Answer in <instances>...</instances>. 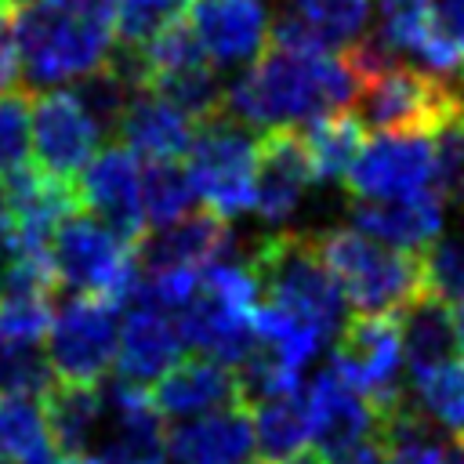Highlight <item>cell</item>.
Segmentation results:
<instances>
[{
  "label": "cell",
  "mask_w": 464,
  "mask_h": 464,
  "mask_svg": "<svg viewBox=\"0 0 464 464\" xmlns=\"http://www.w3.org/2000/svg\"><path fill=\"white\" fill-rule=\"evenodd\" d=\"M33 156V91L14 83L0 94V181L29 167Z\"/></svg>",
  "instance_id": "31"
},
{
  "label": "cell",
  "mask_w": 464,
  "mask_h": 464,
  "mask_svg": "<svg viewBox=\"0 0 464 464\" xmlns=\"http://www.w3.org/2000/svg\"><path fill=\"white\" fill-rule=\"evenodd\" d=\"M377 36L399 54H413L431 22V0H377Z\"/></svg>",
  "instance_id": "36"
},
{
  "label": "cell",
  "mask_w": 464,
  "mask_h": 464,
  "mask_svg": "<svg viewBox=\"0 0 464 464\" xmlns=\"http://www.w3.org/2000/svg\"><path fill=\"white\" fill-rule=\"evenodd\" d=\"M11 36L29 91L76 83L109 62L116 0H40L14 11Z\"/></svg>",
  "instance_id": "2"
},
{
  "label": "cell",
  "mask_w": 464,
  "mask_h": 464,
  "mask_svg": "<svg viewBox=\"0 0 464 464\" xmlns=\"http://www.w3.org/2000/svg\"><path fill=\"white\" fill-rule=\"evenodd\" d=\"M138 243L116 236L91 214H69L51 236V265L58 286L80 297H102L123 308L138 290Z\"/></svg>",
  "instance_id": "7"
},
{
  "label": "cell",
  "mask_w": 464,
  "mask_h": 464,
  "mask_svg": "<svg viewBox=\"0 0 464 464\" xmlns=\"http://www.w3.org/2000/svg\"><path fill=\"white\" fill-rule=\"evenodd\" d=\"M181 334L167 312L134 304V312L120 326L116 381L134 388L156 384L174 362H181Z\"/></svg>",
  "instance_id": "21"
},
{
  "label": "cell",
  "mask_w": 464,
  "mask_h": 464,
  "mask_svg": "<svg viewBox=\"0 0 464 464\" xmlns=\"http://www.w3.org/2000/svg\"><path fill=\"white\" fill-rule=\"evenodd\" d=\"M58 464H87V460H83V457H62Z\"/></svg>",
  "instance_id": "47"
},
{
  "label": "cell",
  "mask_w": 464,
  "mask_h": 464,
  "mask_svg": "<svg viewBox=\"0 0 464 464\" xmlns=\"http://www.w3.org/2000/svg\"><path fill=\"white\" fill-rule=\"evenodd\" d=\"M51 439L58 446V457H80L105 413V395L98 392V384H65L54 381L51 392L40 399Z\"/></svg>",
  "instance_id": "24"
},
{
  "label": "cell",
  "mask_w": 464,
  "mask_h": 464,
  "mask_svg": "<svg viewBox=\"0 0 464 464\" xmlns=\"http://www.w3.org/2000/svg\"><path fill=\"white\" fill-rule=\"evenodd\" d=\"M178 14H185V0H116V44L145 47Z\"/></svg>",
  "instance_id": "34"
},
{
  "label": "cell",
  "mask_w": 464,
  "mask_h": 464,
  "mask_svg": "<svg viewBox=\"0 0 464 464\" xmlns=\"http://www.w3.org/2000/svg\"><path fill=\"white\" fill-rule=\"evenodd\" d=\"M261 304V283L250 257H228L199 276L196 294L178 312L174 326L181 344L196 355L239 366L243 355L254 348V312Z\"/></svg>",
  "instance_id": "4"
},
{
  "label": "cell",
  "mask_w": 464,
  "mask_h": 464,
  "mask_svg": "<svg viewBox=\"0 0 464 464\" xmlns=\"http://www.w3.org/2000/svg\"><path fill=\"white\" fill-rule=\"evenodd\" d=\"M54 384V370L40 344L0 341V392L22 399H44Z\"/></svg>",
  "instance_id": "33"
},
{
  "label": "cell",
  "mask_w": 464,
  "mask_h": 464,
  "mask_svg": "<svg viewBox=\"0 0 464 464\" xmlns=\"http://www.w3.org/2000/svg\"><path fill=\"white\" fill-rule=\"evenodd\" d=\"M0 464H11V460H7V457H4V453H0Z\"/></svg>",
  "instance_id": "48"
},
{
  "label": "cell",
  "mask_w": 464,
  "mask_h": 464,
  "mask_svg": "<svg viewBox=\"0 0 464 464\" xmlns=\"http://www.w3.org/2000/svg\"><path fill=\"white\" fill-rule=\"evenodd\" d=\"M0 453L11 464H58L62 460L40 399H22V395L0 399Z\"/></svg>",
  "instance_id": "26"
},
{
  "label": "cell",
  "mask_w": 464,
  "mask_h": 464,
  "mask_svg": "<svg viewBox=\"0 0 464 464\" xmlns=\"http://www.w3.org/2000/svg\"><path fill=\"white\" fill-rule=\"evenodd\" d=\"M72 94L83 105V112L94 120L98 134L116 138V127H120V120H123V112H127V105H130V98L138 91L116 69H109V62H105L102 69H94L83 80H76L72 83Z\"/></svg>",
  "instance_id": "32"
},
{
  "label": "cell",
  "mask_w": 464,
  "mask_h": 464,
  "mask_svg": "<svg viewBox=\"0 0 464 464\" xmlns=\"http://www.w3.org/2000/svg\"><path fill=\"white\" fill-rule=\"evenodd\" d=\"M315 185L312 160L301 130H265L257 156V199L254 210L265 225H283Z\"/></svg>",
  "instance_id": "18"
},
{
  "label": "cell",
  "mask_w": 464,
  "mask_h": 464,
  "mask_svg": "<svg viewBox=\"0 0 464 464\" xmlns=\"http://www.w3.org/2000/svg\"><path fill=\"white\" fill-rule=\"evenodd\" d=\"M330 464H384V450H381V442L373 439V442H362V446H355V450L334 457Z\"/></svg>",
  "instance_id": "41"
},
{
  "label": "cell",
  "mask_w": 464,
  "mask_h": 464,
  "mask_svg": "<svg viewBox=\"0 0 464 464\" xmlns=\"http://www.w3.org/2000/svg\"><path fill=\"white\" fill-rule=\"evenodd\" d=\"M464 116V91L417 65L395 62L355 94V120L381 134H439Z\"/></svg>",
  "instance_id": "8"
},
{
  "label": "cell",
  "mask_w": 464,
  "mask_h": 464,
  "mask_svg": "<svg viewBox=\"0 0 464 464\" xmlns=\"http://www.w3.org/2000/svg\"><path fill=\"white\" fill-rule=\"evenodd\" d=\"M399 334H402V359H406L410 377L439 362H450L460 352L450 304L428 290L399 312Z\"/></svg>",
  "instance_id": "23"
},
{
  "label": "cell",
  "mask_w": 464,
  "mask_h": 464,
  "mask_svg": "<svg viewBox=\"0 0 464 464\" xmlns=\"http://www.w3.org/2000/svg\"><path fill=\"white\" fill-rule=\"evenodd\" d=\"M301 138H304L315 181L334 185V181H344V174L352 170V163L362 149V123L355 120V112L344 109V112L315 120Z\"/></svg>",
  "instance_id": "27"
},
{
  "label": "cell",
  "mask_w": 464,
  "mask_h": 464,
  "mask_svg": "<svg viewBox=\"0 0 464 464\" xmlns=\"http://www.w3.org/2000/svg\"><path fill=\"white\" fill-rule=\"evenodd\" d=\"M149 399L163 420H196L228 406H246L239 392V377L232 366L192 355L174 362L152 388Z\"/></svg>",
  "instance_id": "17"
},
{
  "label": "cell",
  "mask_w": 464,
  "mask_h": 464,
  "mask_svg": "<svg viewBox=\"0 0 464 464\" xmlns=\"http://www.w3.org/2000/svg\"><path fill=\"white\" fill-rule=\"evenodd\" d=\"M232 225L210 210L185 214L181 221L145 232L134 246L138 254V276L149 272H207L232 257Z\"/></svg>",
  "instance_id": "15"
},
{
  "label": "cell",
  "mask_w": 464,
  "mask_h": 464,
  "mask_svg": "<svg viewBox=\"0 0 464 464\" xmlns=\"http://www.w3.org/2000/svg\"><path fill=\"white\" fill-rule=\"evenodd\" d=\"M315 246L355 315H399L424 294L420 254L392 250L359 228L315 232Z\"/></svg>",
  "instance_id": "5"
},
{
  "label": "cell",
  "mask_w": 464,
  "mask_h": 464,
  "mask_svg": "<svg viewBox=\"0 0 464 464\" xmlns=\"http://www.w3.org/2000/svg\"><path fill=\"white\" fill-rule=\"evenodd\" d=\"M33 4H40V0H0V11H4V14H14V11L33 7Z\"/></svg>",
  "instance_id": "45"
},
{
  "label": "cell",
  "mask_w": 464,
  "mask_h": 464,
  "mask_svg": "<svg viewBox=\"0 0 464 464\" xmlns=\"http://www.w3.org/2000/svg\"><path fill=\"white\" fill-rule=\"evenodd\" d=\"M355 228L392 250L402 254H424L439 236H442V192H420L413 199H395V203H359L352 199L348 207Z\"/></svg>",
  "instance_id": "20"
},
{
  "label": "cell",
  "mask_w": 464,
  "mask_h": 464,
  "mask_svg": "<svg viewBox=\"0 0 464 464\" xmlns=\"http://www.w3.org/2000/svg\"><path fill=\"white\" fill-rule=\"evenodd\" d=\"M11 239H14V210H11L7 188L0 185V261H4V254L11 250Z\"/></svg>",
  "instance_id": "42"
},
{
  "label": "cell",
  "mask_w": 464,
  "mask_h": 464,
  "mask_svg": "<svg viewBox=\"0 0 464 464\" xmlns=\"http://www.w3.org/2000/svg\"><path fill=\"white\" fill-rule=\"evenodd\" d=\"M450 315H453V330H457V344L464 352V294L450 301Z\"/></svg>",
  "instance_id": "43"
},
{
  "label": "cell",
  "mask_w": 464,
  "mask_h": 464,
  "mask_svg": "<svg viewBox=\"0 0 464 464\" xmlns=\"http://www.w3.org/2000/svg\"><path fill=\"white\" fill-rule=\"evenodd\" d=\"M250 424H254V450L261 460H286L312 442V424H308V402L304 392L297 388L294 395L265 399L246 406Z\"/></svg>",
  "instance_id": "25"
},
{
  "label": "cell",
  "mask_w": 464,
  "mask_h": 464,
  "mask_svg": "<svg viewBox=\"0 0 464 464\" xmlns=\"http://www.w3.org/2000/svg\"><path fill=\"white\" fill-rule=\"evenodd\" d=\"M163 460H167V453L134 450V446H123V442H116V439L87 457V464H163Z\"/></svg>",
  "instance_id": "39"
},
{
  "label": "cell",
  "mask_w": 464,
  "mask_h": 464,
  "mask_svg": "<svg viewBox=\"0 0 464 464\" xmlns=\"http://www.w3.org/2000/svg\"><path fill=\"white\" fill-rule=\"evenodd\" d=\"M457 446H460V450H464V435H460V439H457Z\"/></svg>",
  "instance_id": "49"
},
{
  "label": "cell",
  "mask_w": 464,
  "mask_h": 464,
  "mask_svg": "<svg viewBox=\"0 0 464 464\" xmlns=\"http://www.w3.org/2000/svg\"><path fill=\"white\" fill-rule=\"evenodd\" d=\"M435 185H439L442 199H453V203L464 207V116L453 120L446 130H439Z\"/></svg>",
  "instance_id": "37"
},
{
  "label": "cell",
  "mask_w": 464,
  "mask_h": 464,
  "mask_svg": "<svg viewBox=\"0 0 464 464\" xmlns=\"http://www.w3.org/2000/svg\"><path fill=\"white\" fill-rule=\"evenodd\" d=\"M18 80V51H14V36H11V22L0 11V94L11 91Z\"/></svg>",
  "instance_id": "40"
},
{
  "label": "cell",
  "mask_w": 464,
  "mask_h": 464,
  "mask_svg": "<svg viewBox=\"0 0 464 464\" xmlns=\"http://www.w3.org/2000/svg\"><path fill=\"white\" fill-rule=\"evenodd\" d=\"M185 22L210 65H254L272 29L265 0H185Z\"/></svg>",
  "instance_id": "14"
},
{
  "label": "cell",
  "mask_w": 464,
  "mask_h": 464,
  "mask_svg": "<svg viewBox=\"0 0 464 464\" xmlns=\"http://www.w3.org/2000/svg\"><path fill=\"white\" fill-rule=\"evenodd\" d=\"M359 80L341 54H297L265 47L225 87V112L250 130H301L323 116L344 112Z\"/></svg>",
  "instance_id": "1"
},
{
  "label": "cell",
  "mask_w": 464,
  "mask_h": 464,
  "mask_svg": "<svg viewBox=\"0 0 464 464\" xmlns=\"http://www.w3.org/2000/svg\"><path fill=\"white\" fill-rule=\"evenodd\" d=\"M373 0H290V14L308 22L337 54L366 36Z\"/></svg>",
  "instance_id": "30"
},
{
  "label": "cell",
  "mask_w": 464,
  "mask_h": 464,
  "mask_svg": "<svg viewBox=\"0 0 464 464\" xmlns=\"http://www.w3.org/2000/svg\"><path fill=\"white\" fill-rule=\"evenodd\" d=\"M406 392L428 424L457 439L464 435V359H450V362L413 373Z\"/></svg>",
  "instance_id": "28"
},
{
  "label": "cell",
  "mask_w": 464,
  "mask_h": 464,
  "mask_svg": "<svg viewBox=\"0 0 464 464\" xmlns=\"http://www.w3.org/2000/svg\"><path fill=\"white\" fill-rule=\"evenodd\" d=\"M250 265L257 272L261 294L268 297L265 304L304 323L323 341L341 334L348 301H344L337 279L330 276V268L323 265L315 236L290 232V228L268 232L254 246Z\"/></svg>",
  "instance_id": "3"
},
{
  "label": "cell",
  "mask_w": 464,
  "mask_h": 464,
  "mask_svg": "<svg viewBox=\"0 0 464 464\" xmlns=\"http://www.w3.org/2000/svg\"><path fill=\"white\" fill-rule=\"evenodd\" d=\"M304 402H308L312 442H315V453L323 460L326 457L334 460V457L377 439L381 413L373 410L370 399H362L334 370H323L312 377V384L304 388Z\"/></svg>",
  "instance_id": "16"
},
{
  "label": "cell",
  "mask_w": 464,
  "mask_h": 464,
  "mask_svg": "<svg viewBox=\"0 0 464 464\" xmlns=\"http://www.w3.org/2000/svg\"><path fill=\"white\" fill-rule=\"evenodd\" d=\"M257 156L261 138H254V130L232 120L228 112H218L196 123L192 145L185 152V174L192 181V192L207 203V210L228 221L243 210H254Z\"/></svg>",
  "instance_id": "6"
},
{
  "label": "cell",
  "mask_w": 464,
  "mask_h": 464,
  "mask_svg": "<svg viewBox=\"0 0 464 464\" xmlns=\"http://www.w3.org/2000/svg\"><path fill=\"white\" fill-rule=\"evenodd\" d=\"M80 210L112 228L116 236L138 243L145 236V207H141V167L138 156L120 141L105 145L76 178Z\"/></svg>",
  "instance_id": "13"
},
{
  "label": "cell",
  "mask_w": 464,
  "mask_h": 464,
  "mask_svg": "<svg viewBox=\"0 0 464 464\" xmlns=\"http://www.w3.org/2000/svg\"><path fill=\"white\" fill-rule=\"evenodd\" d=\"M428 36L464 65V0H431Z\"/></svg>",
  "instance_id": "38"
},
{
  "label": "cell",
  "mask_w": 464,
  "mask_h": 464,
  "mask_svg": "<svg viewBox=\"0 0 464 464\" xmlns=\"http://www.w3.org/2000/svg\"><path fill=\"white\" fill-rule=\"evenodd\" d=\"M174 464H254V424L246 406H228L167 431Z\"/></svg>",
  "instance_id": "19"
},
{
  "label": "cell",
  "mask_w": 464,
  "mask_h": 464,
  "mask_svg": "<svg viewBox=\"0 0 464 464\" xmlns=\"http://www.w3.org/2000/svg\"><path fill=\"white\" fill-rule=\"evenodd\" d=\"M44 355L54 370V381L65 384H98L116 366L120 344V308L102 297H69L54 308L51 330L44 337Z\"/></svg>",
  "instance_id": "10"
},
{
  "label": "cell",
  "mask_w": 464,
  "mask_h": 464,
  "mask_svg": "<svg viewBox=\"0 0 464 464\" xmlns=\"http://www.w3.org/2000/svg\"><path fill=\"white\" fill-rule=\"evenodd\" d=\"M254 464H323V457L315 450H301V453H294L286 460H254Z\"/></svg>",
  "instance_id": "44"
},
{
  "label": "cell",
  "mask_w": 464,
  "mask_h": 464,
  "mask_svg": "<svg viewBox=\"0 0 464 464\" xmlns=\"http://www.w3.org/2000/svg\"><path fill=\"white\" fill-rule=\"evenodd\" d=\"M192 130L196 123L178 112L167 98H160L156 91H138L116 127V138L127 152L152 160H181L192 145Z\"/></svg>",
  "instance_id": "22"
},
{
  "label": "cell",
  "mask_w": 464,
  "mask_h": 464,
  "mask_svg": "<svg viewBox=\"0 0 464 464\" xmlns=\"http://www.w3.org/2000/svg\"><path fill=\"white\" fill-rule=\"evenodd\" d=\"M330 370L344 377L373 410L384 417L388 410L406 402V359H402V334L399 315H352L344 319L334 341Z\"/></svg>",
  "instance_id": "9"
},
{
  "label": "cell",
  "mask_w": 464,
  "mask_h": 464,
  "mask_svg": "<svg viewBox=\"0 0 464 464\" xmlns=\"http://www.w3.org/2000/svg\"><path fill=\"white\" fill-rule=\"evenodd\" d=\"M420 268H424V290L442 297L446 304L453 297L464 294V232L453 236H439L424 254H420Z\"/></svg>",
  "instance_id": "35"
},
{
  "label": "cell",
  "mask_w": 464,
  "mask_h": 464,
  "mask_svg": "<svg viewBox=\"0 0 464 464\" xmlns=\"http://www.w3.org/2000/svg\"><path fill=\"white\" fill-rule=\"evenodd\" d=\"M98 127L83 112L72 91H44L33 94V156L36 170L58 178V181H76L83 167L98 156Z\"/></svg>",
  "instance_id": "12"
},
{
  "label": "cell",
  "mask_w": 464,
  "mask_h": 464,
  "mask_svg": "<svg viewBox=\"0 0 464 464\" xmlns=\"http://www.w3.org/2000/svg\"><path fill=\"white\" fill-rule=\"evenodd\" d=\"M192 181L185 174V163L178 160H152L141 170V207H145V225L167 228L181 221L192 207Z\"/></svg>",
  "instance_id": "29"
},
{
  "label": "cell",
  "mask_w": 464,
  "mask_h": 464,
  "mask_svg": "<svg viewBox=\"0 0 464 464\" xmlns=\"http://www.w3.org/2000/svg\"><path fill=\"white\" fill-rule=\"evenodd\" d=\"M446 464H464V450H460L457 442L450 446V453H446Z\"/></svg>",
  "instance_id": "46"
},
{
  "label": "cell",
  "mask_w": 464,
  "mask_h": 464,
  "mask_svg": "<svg viewBox=\"0 0 464 464\" xmlns=\"http://www.w3.org/2000/svg\"><path fill=\"white\" fill-rule=\"evenodd\" d=\"M344 188L359 203H395L439 188L435 141L428 134H377L362 141Z\"/></svg>",
  "instance_id": "11"
}]
</instances>
